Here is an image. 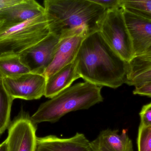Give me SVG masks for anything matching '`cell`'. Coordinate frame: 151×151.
<instances>
[{
	"label": "cell",
	"mask_w": 151,
	"mask_h": 151,
	"mask_svg": "<svg viewBox=\"0 0 151 151\" xmlns=\"http://www.w3.org/2000/svg\"><path fill=\"white\" fill-rule=\"evenodd\" d=\"M138 151H151V127L140 125L137 138Z\"/></svg>",
	"instance_id": "d6986e66"
},
{
	"label": "cell",
	"mask_w": 151,
	"mask_h": 151,
	"mask_svg": "<svg viewBox=\"0 0 151 151\" xmlns=\"http://www.w3.org/2000/svg\"><path fill=\"white\" fill-rule=\"evenodd\" d=\"M47 78L44 75L29 72L12 78H2L4 87L13 99H39L44 96Z\"/></svg>",
	"instance_id": "52a82bcc"
},
{
	"label": "cell",
	"mask_w": 151,
	"mask_h": 151,
	"mask_svg": "<svg viewBox=\"0 0 151 151\" xmlns=\"http://www.w3.org/2000/svg\"><path fill=\"white\" fill-rule=\"evenodd\" d=\"M35 151H93L91 142L83 134L76 133L72 137L61 138L49 135L37 137Z\"/></svg>",
	"instance_id": "8fae6325"
},
{
	"label": "cell",
	"mask_w": 151,
	"mask_h": 151,
	"mask_svg": "<svg viewBox=\"0 0 151 151\" xmlns=\"http://www.w3.org/2000/svg\"><path fill=\"white\" fill-rule=\"evenodd\" d=\"M91 143L106 151H134L132 140L126 130L121 134L118 130H103Z\"/></svg>",
	"instance_id": "9a60e30c"
},
{
	"label": "cell",
	"mask_w": 151,
	"mask_h": 151,
	"mask_svg": "<svg viewBox=\"0 0 151 151\" xmlns=\"http://www.w3.org/2000/svg\"><path fill=\"white\" fill-rule=\"evenodd\" d=\"M102 87L86 81L70 86L41 104L30 117L31 120L35 125L55 123L71 112L89 109L103 102Z\"/></svg>",
	"instance_id": "3957f363"
},
{
	"label": "cell",
	"mask_w": 151,
	"mask_h": 151,
	"mask_svg": "<svg viewBox=\"0 0 151 151\" xmlns=\"http://www.w3.org/2000/svg\"><path fill=\"white\" fill-rule=\"evenodd\" d=\"M50 33L45 14L20 24H0V56L19 55Z\"/></svg>",
	"instance_id": "277c9868"
},
{
	"label": "cell",
	"mask_w": 151,
	"mask_h": 151,
	"mask_svg": "<svg viewBox=\"0 0 151 151\" xmlns=\"http://www.w3.org/2000/svg\"><path fill=\"white\" fill-rule=\"evenodd\" d=\"M75 62L77 72L86 82L113 89L126 82L128 62L110 48L99 31L85 37Z\"/></svg>",
	"instance_id": "6da1fadb"
},
{
	"label": "cell",
	"mask_w": 151,
	"mask_h": 151,
	"mask_svg": "<svg viewBox=\"0 0 151 151\" xmlns=\"http://www.w3.org/2000/svg\"><path fill=\"white\" fill-rule=\"evenodd\" d=\"M45 13L44 7L36 1L20 0L0 10V24L6 26L20 24Z\"/></svg>",
	"instance_id": "30bf717a"
},
{
	"label": "cell",
	"mask_w": 151,
	"mask_h": 151,
	"mask_svg": "<svg viewBox=\"0 0 151 151\" xmlns=\"http://www.w3.org/2000/svg\"><path fill=\"white\" fill-rule=\"evenodd\" d=\"M86 36L84 34H80L60 38L53 61L44 73L46 78L75 61L81 45Z\"/></svg>",
	"instance_id": "9c48e42d"
},
{
	"label": "cell",
	"mask_w": 151,
	"mask_h": 151,
	"mask_svg": "<svg viewBox=\"0 0 151 151\" xmlns=\"http://www.w3.org/2000/svg\"><path fill=\"white\" fill-rule=\"evenodd\" d=\"M81 76L77 72L75 61L47 78L44 96L51 98L70 87Z\"/></svg>",
	"instance_id": "5bb4252c"
},
{
	"label": "cell",
	"mask_w": 151,
	"mask_h": 151,
	"mask_svg": "<svg viewBox=\"0 0 151 151\" xmlns=\"http://www.w3.org/2000/svg\"><path fill=\"white\" fill-rule=\"evenodd\" d=\"M123 13L134 56H137L151 46V21L125 10Z\"/></svg>",
	"instance_id": "7c38bea8"
},
{
	"label": "cell",
	"mask_w": 151,
	"mask_h": 151,
	"mask_svg": "<svg viewBox=\"0 0 151 151\" xmlns=\"http://www.w3.org/2000/svg\"><path fill=\"white\" fill-rule=\"evenodd\" d=\"M44 5L50 32L60 38L99 31L107 11L91 0H46Z\"/></svg>",
	"instance_id": "7a4b0ae2"
},
{
	"label": "cell",
	"mask_w": 151,
	"mask_h": 151,
	"mask_svg": "<svg viewBox=\"0 0 151 151\" xmlns=\"http://www.w3.org/2000/svg\"><path fill=\"white\" fill-rule=\"evenodd\" d=\"M124 10L151 21V0H120Z\"/></svg>",
	"instance_id": "ac0fdd59"
},
{
	"label": "cell",
	"mask_w": 151,
	"mask_h": 151,
	"mask_svg": "<svg viewBox=\"0 0 151 151\" xmlns=\"http://www.w3.org/2000/svg\"><path fill=\"white\" fill-rule=\"evenodd\" d=\"M31 72L22 63L19 55H8L0 56V74L2 78H12Z\"/></svg>",
	"instance_id": "2e32d148"
},
{
	"label": "cell",
	"mask_w": 151,
	"mask_h": 151,
	"mask_svg": "<svg viewBox=\"0 0 151 151\" xmlns=\"http://www.w3.org/2000/svg\"><path fill=\"white\" fill-rule=\"evenodd\" d=\"M123 12L122 8L106 11L99 31L110 48L129 62L134 54Z\"/></svg>",
	"instance_id": "5b68a950"
},
{
	"label": "cell",
	"mask_w": 151,
	"mask_h": 151,
	"mask_svg": "<svg viewBox=\"0 0 151 151\" xmlns=\"http://www.w3.org/2000/svg\"><path fill=\"white\" fill-rule=\"evenodd\" d=\"M20 0H0V10L19 2Z\"/></svg>",
	"instance_id": "603a6c76"
},
{
	"label": "cell",
	"mask_w": 151,
	"mask_h": 151,
	"mask_svg": "<svg viewBox=\"0 0 151 151\" xmlns=\"http://www.w3.org/2000/svg\"><path fill=\"white\" fill-rule=\"evenodd\" d=\"M0 151H8V144L6 140L0 144Z\"/></svg>",
	"instance_id": "cb8c5ba5"
},
{
	"label": "cell",
	"mask_w": 151,
	"mask_h": 151,
	"mask_svg": "<svg viewBox=\"0 0 151 151\" xmlns=\"http://www.w3.org/2000/svg\"><path fill=\"white\" fill-rule=\"evenodd\" d=\"M106 9V10L121 8L120 0H91Z\"/></svg>",
	"instance_id": "44dd1931"
},
{
	"label": "cell",
	"mask_w": 151,
	"mask_h": 151,
	"mask_svg": "<svg viewBox=\"0 0 151 151\" xmlns=\"http://www.w3.org/2000/svg\"><path fill=\"white\" fill-rule=\"evenodd\" d=\"M13 100L5 90L2 77L0 74V136L10 124L11 111Z\"/></svg>",
	"instance_id": "e0dca14e"
},
{
	"label": "cell",
	"mask_w": 151,
	"mask_h": 151,
	"mask_svg": "<svg viewBox=\"0 0 151 151\" xmlns=\"http://www.w3.org/2000/svg\"><path fill=\"white\" fill-rule=\"evenodd\" d=\"M36 125L24 113L19 115L9 127L6 139L8 151H35L37 137Z\"/></svg>",
	"instance_id": "ba28073f"
},
{
	"label": "cell",
	"mask_w": 151,
	"mask_h": 151,
	"mask_svg": "<svg viewBox=\"0 0 151 151\" xmlns=\"http://www.w3.org/2000/svg\"><path fill=\"white\" fill-rule=\"evenodd\" d=\"M140 125L145 127H151V103L143 105L139 113Z\"/></svg>",
	"instance_id": "ffe728a7"
},
{
	"label": "cell",
	"mask_w": 151,
	"mask_h": 151,
	"mask_svg": "<svg viewBox=\"0 0 151 151\" xmlns=\"http://www.w3.org/2000/svg\"><path fill=\"white\" fill-rule=\"evenodd\" d=\"M60 38L52 33L19 54L22 63L31 72L44 75L57 50Z\"/></svg>",
	"instance_id": "8992f818"
},
{
	"label": "cell",
	"mask_w": 151,
	"mask_h": 151,
	"mask_svg": "<svg viewBox=\"0 0 151 151\" xmlns=\"http://www.w3.org/2000/svg\"><path fill=\"white\" fill-rule=\"evenodd\" d=\"M133 93L134 95L151 98V82L134 87Z\"/></svg>",
	"instance_id": "7402d4cb"
},
{
	"label": "cell",
	"mask_w": 151,
	"mask_h": 151,
	"mask_svg": "<svg viewBox=\"0 0 151 151\" xmlns=\"http://www.w3.org/2000/svg\"><path fill=\"white\" fill-rule=\"evenodd\" d=\"M151 82V46L128 62L125 83L135 87Z\"/></svg>",
	"instance_id": "4fadbf2b"
}]
</instances>
